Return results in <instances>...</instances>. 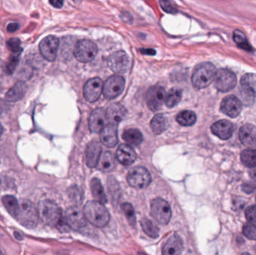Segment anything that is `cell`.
Instances as JSON below:
<instances>
[{"label": "cell", "mask_w": 256, "mask_h": 255, "mask_svg": "<svg viewBox=\"0 0 256 255\" xmlns=\"http://www.w3.org/2000/svg\"><path fill=\"white\" fill-rule=\"evenodd\" d=\"M86 219L93 226L103 228L110 222V214L104 204L99 202H88L84 208Z\"/></svg>", "instance_id": "obj_1"}, {"label": "cell", "mask_w": 256, "mask_h": 255, "mask_svg": "<svg viewBox=\"0 0 256 255\" xmlns=\"http://www.w3.org/2000/svg\"><path fill=\"white\" fill-rule=\"evenodd\" d=\"M216 71V67L212 63L204 62L198 64L192 73V85L198 89L206 88L214 80Z\"/></svg>", "instance_id": "obj_2"}, {"label": "cell", "mask_w": 256, "mask_h": 255, "mask_svg": "<svg viewBox=\"0 0 256 255\" xmlns=\"http://www.w3.org/2000/svg\"><path fill=\"white\" fill-rule=\"evenodd\" d=\"M38 213L37 208L31 201L20 199L19 201V211L16 220L27 229H34L38 223Z\"/></svg>", "instance_id": "obj_3"}, {"label": "cell", "mask_w": 256, "mask_h": 255, "mask_svg": "<svg viewBox=\"0 0 256 255\" xmlns=\"http://www.w3.org/2000/svg\"><path fill=\"white\" fill-rule=\"evenodd\" d=\"M38 213L40 220L48 226H56L62 217L61 208L52 201L44 200L39 202Z\"/></svg>", "instance_id": "obj_4"}, {"label": "cell", "mask_w": 256, "mask_h": 255, "mask_svg": "<svg viewBox=\"0 0 256 255\" xmlns=\"http://www.w3.org/2000/svg\"><path fill=\"white\" fill-rule=\"evenodd\" d=\"M98 48L91 40H79L75 45L74 55L80 62L86 63L92 61L97 55Z\"/></svg>", "instance_id": "obj_5"}, {"label": "cell", "mask_w": 256, "mask_h": 255, "mask_svg": "<svg viewBox=\"0 0 256 255\" xmlns=\"http://www.w3.org/2000/svg\"><path fill=\"white\" fill-rule=\"evenodd\" d=\"M215 87L221 92H228L236 87L237 77L234 72L228 69H220L214 79Z\"/></svg>", "instance_id": "obj_6"}, {"label": "cell", "mask_w": 256, "mask_h": 255, "mask_svg": "<svg viewBox=\"0 0 256 255\" xmlns=\"http://www.w3.org/2000/svg\"><path fill=\"white\" fill-rule=\"evenodd\" d=\"M150 212L154 218L161 225H167L172 217V210L166 201L156 199L152 202Z\"/></svg>", "instance_id": "obj_7"}, {"label": "cell", "mask_w": 256, "mask_h": 255, "mask_svg": "<svg viewBox=\"0 0 256 255\" xmlns=\"http://www.w3.org/2000/svg\"><path fill=\"white\" fill-rule=\"evenodd\" d=\"M127 179L128 184L135 189L146 188L152 182V176L148 171L140 166L131 169Z\"/></svg>", "instance_id": "obj_8"}, {"label": "cell", "mask_w": 256, "mask_h": 255, "mask_svg": "<svg viewBox=\"0 0 256 255\" xmlns=\"http://www.w3.org/2000/svg\"><path fill=\"white\" fill-rule=\"evenodd\" d=\"M126 85V80L122 76L118 75L110 77L104 85V95L106 99L116 98L122 93Z\"/></svg>", "instance_id": "obj_9"}, {"label": "cell", "mask_w": 256, "mask_h": 255, "mask_svg": "<svg viewBox=\"0 0 256 255\" xmlns=\"http://www.w3.org/2000/svg\"><path fill=\"white\" fill-rule=\"evenodd\" d=\"M165 89L160 85L150 87L146 94V103L149 109L154 112L160 110L166 99Z\"/></svg>", "instance_id": "obj_10"}, {"label": "cell", "mask_w": 256, "mask_h": 255, "mask_svg": "<svg viewBox=\"0 0 256 255\" xmlns=\"http://www.w3.org/2000/svg\"><path fill=\"white\" fill-rule=\"evenodd\" d=\"M60 40L55 36L50 35L44 37L39 44V49L42 56L49 61H54L56 58Z\"/></svg>", "instance_id": "obj_11"}, {"label": "cell", "mask_w": 256, "mask_h": 255, "mask_svg": "<svg viewBox=\"0 0 256 255\" xmlns=\"http://www.w3.org/2000/svg\"><path fill=\"white\" fill-rule=\"evenodd\" d=\"M108 65L115 73H124L129 69L130 61L126 52L122 50L116 51L110 56Z\"/></svg>", "instance_id": "obj_12"}, {"label": "cell", "mask_w": 256, "mask_h": 255, "mask_svg": "<svg viewBox=\"0 0 256 255\" xmlns=\"http://www.w3.org/2000/svg\"><path fill=\"white\" fill-rule=\"evenodd\" d=\"M64 218L70 229L73 230L79 231L86 226V219L84 213L78 207L68 208L66 211Z\"/></svg>", "instance_id": "obj_13"}, {"label": "cell", "mask_w": 256, "mask_h": 255, "mask_svg": "<svg viewBox=\"0 0 256 255\" xmlns=\"http://www.w3.org/2000/svg\"><path fill=\"white\" fill-rule=\"evenodd\" d=\"M103 88V81L100 78H93L86 83L84 89V96L88 102L93 103L100 97Z\"/></svg>", "instance_id": "obj_14"}, {"label": "cell", "mask_w": 256, "mask_h": 255, "mask_svg": "<svg viewBox=\"0 0 256 255\" xmlns=\"http://www.w3.org/2000/svg\"><path fill=\"white\" fill-rule=\"evenodd\" d=\"M220 110L222 113L231 118H236L242 112V102L236 96H228L222 100L220 105Z\"/></svg>", "instance_id": "obj_15"}, {"label": "cell", "mask_w": 256, "mask_h": 255, "mask_svg": "<svg viewBox=\"0 0 256 255\" xmlns=\"http://www.w3.org/2000/svg\"><path fill=\"white\" fill-rule=\"evenodd\" d=\"M106 121H108L106 111L102 108L94 109L90 115V121H88L90 130L92 133H100L102 128L106 125Z\"/></svg>", "instance_id": "obj_16"}, {"label": "cell", "mask_w": 256, "mask_h": 255, "mask_svg": "<svg viewBox=\"0 0 256 255\" xmlns=\"http://www.w3.org/2000/svg\"><path fill=\"white\" fill-rule=\"evenodd\" d=\"M234 125L228 120H220L212 126V132L222 140L231 138L234 132Z\"/></svg>", "instance_id": "obj_17"}, {"label": "cell", "mask_w": 256, "mask_h": 255, "mask_svg": "<svg viewBox=\"0 0 256 255\" xmlns=\"http://www.w3.org/2000/svg\"><path fill=\"white\" fill-rule=\"evenodd\" d=\"M100 141L105 146L114 148L118 143L116 125L109 123L100 131Z\"/></svg>", "instance_id": "obj_18"}, {"label": "cell", "mask_w": 256, "mask_h": 255, "mask_svg": "<svg viewBox=\"0 0 256 255\" xmlns=\"http://www.w3.org/2000/svg\"><path fill=\"white\" fill-rule=\"evenodd\" d=\"M240 142L248 148H256V127L252 124H245L239 131Z\"/></svg>", "instance_id": "obj_19"}, {"label": "cell", "mask_w": 256, "mask_h": 255, "mask_svg": "<svg viewBox=\"0 0 256 255\" xmlns=\"http://www.w3.org/2000/svg\"><path fill=\"white\" fill-rule=\"evenodd\" d=\"M102 147L100 142H92L88 145L86 148V164L88 167L94 168L97 166L102 156Z\"/></svg>", "instance_id": "obj_20"}, {"label": "cell", "mask_w": 256, "mask_h": 255, "mask_svg": "<svg viewBox=\"0 0 256 255\" xmlns=\"http://www.w3.org/2000/svg\"><path fill=\"white\" fill-rule=\"evenodd\" d=\"M126 115H127V111L126 108L120 103H112L106 110L108 121L115 125H117L123 121Z\"/></svg>", "instance_id": "obj_21"}, {"label": "cell", "mask_w": 256, "mask_h": 255, "mask_svg": "<svg viewBox=\"0 0 256 255\" xmlns=\"http://www.w3.org/2000/svg\"><path fill=\"white\" fill-rule=\"evenodd\" d=\"M117 160L124 166H130L136 159V154L130 145H121L117 150Z\"/></svg>", "instance_id": "obj_22"}, {"label": "cell", "mask_w": 256, "mask_h": 255, "mask_svg": "<svg viewBox=\"0 0 256 255\" xmlns=\"http://www.w3.org/2000/svg\"><path fill=\"white\" fill-rule=\"evenodd\" d=\"M27 88H28V87H27L25 82H24V81H18L6 93V100L12 102V103L19 101L25 95L27 91Z\"/></svg>", "instance_id": "obj_23"}, {"label": "cell", "mask_w": 256, "mask_h": 255, "mask_svg": "<svg viewBox=\"0 0 256 255\" xmlns=\"http://www.w3.org/2000/svg\"><path fill=\"white\" fill-rule=\"evenodd\" d=\"M240 85L246 96L251 99L256 98V75L246 73L240 79Z\"/></svg>", "instance_id": "obj_24"}, {"label": "cell", "mask_w": 256, "mask_h": 255, "mask_svg": "<svg viewBox=\"0 0 256 255\" xmlns=\"http://www.w3.org/2000/svg\"><path fill=\"white\" fill-rule=\"evenodd\" d=\"M183 251V244L178 235H173L168 239L162 250V255H177L182 254Z\"/></svg>", "instance_id": "obj_25"}, {"label": "cell", "mask_w": 256, "mask_h": 255, "mask_svg": "<svg viewBox=\"0 0 256 255\" xmlns=\"http://www.w3.org/2000/svg\"><path fill=\"white\" fill-rule=\"evenodd\" d=\"M97 166L102 172H111L115 169L116 166L115 157L112 153L106 151L100 156V160H99Z\"/></svg>", "instance_id": "obj_26"}, {"label": "cell", "mask_w": 256, "mask_h": 255, "mask_svg": "<svg viewBox=\"0 0 256 255\" xmlns=\"http://www.w3.org/2000/svg\"><path fill=\"white\" fill-rule=\"evenodd\" d=\"M123 139L129 145L132 146H138L143 140L142 134L137 129H129L123 133Z\"/></svg>", "instance_id": "obj_27"}, {"label": "cell", "mask_w": 256, "mask_h": 255, "mask_svg": "<svg viewBox=\"0 0 256 255\" xmlns=\"http://www.w3.org/2000/svg\"><path fill=\"white\" fill-rule=\"evenodd\" d=\"M150 127L155 134L164 133L168 127V121L166 117L162 114H158L154 117L150 122Z\"/></svg>", "instance_id": "obj_28"}, {"label": "cell", "mask_w": 256, "mask_h": 255, "mask_svg": "<svg viewBox=\"0 0 256 255\" xmlns=\"http://www.w3.org/2000/svg\"><path fill=\"white\" fill-rule=\"evenodd\" d=\"M91 189L93 196H94V199L97 200V202H100L102 204L106 203L108 199H106L103 186H102L100 180L98 179V178H93L91 181Z\"/></svg>", "instance_id": "obj_29"}, {"label": "cell", "mask_w": 256, "mask_h": 255, "mask_svg": "<svg viewBox=\"0 0 256 255\" xmlns=\"http://www.w3.org/2000/svg\"><path fill=\"white\" fill-rule=\"evenodd\" d=\"M2 203L12 217L16 219L19 211V201L13 196H4L2 198Z\"/></svg>", "instance_id": "obj_30"}, {"label": "cell", "mask_w": 256, "mask_h": 255, "mask_svg": "<svg viewBox=\"0 0 256 255\" xmlns=\"http://www.w3.org/2000/svg\"><path fill=\"white\" fill-rule=\"evenodd\" d=\"M182 97V90L174 88L170 90V92L166 96L165 103L167 107L172 108L180 103Z\"/></svg>", "instance_id": "obj_31"}, {"label": "cell", "mask_w": 256, "mask_h": 255, "mask_svg": "<svg viewBox=\"0 0 256 255\" xmlns=\"http://www.w3.org/2000/svg\"><path fill=\"white\" fill-rule=\"evenodd\" d=\"M177 121L184 127L192 126L196 121V115L192 111H183L178 115Z\"/></svg>", "instance_id": "obj_32"}, {"label": "cell", "mask_w": 256, "mask_h": 255, "mask_svg": "<svg viewBox=\"0 0 256 255\" xmlns=\"http://www.w3.org/2000/svg\"><path fill=\"white\" fill-rule=\"evenodd\" d=\"M142 228L144 233L152 238H156L159 236V229L158 226L148 219L144 218L141 222Z\"/></svg>", "instance_id": "obj_33"}, {"label": "cell", "mask_w": 256, "mask_h": 255, "mask_svg": "<svg viewBox=\"0 0 256 255\" xmlns=\"http://www.w3.org/2000/svg\"><path fill=\"white\" fill-rule=\"evenodd\" d=\"M242 163L248 168H256V150H245L240 155Z\"/></svg>", "instance_id": "obj_34"}, {"label": "cell", "mask_w": 256, "mask_h": 255, "mask_svg": "<svg viewBox=\"0 0 256 255\" xmlns=\"http://www.w3.org/2000/svg\"><path fill=\"white\" fill-rule=\"evenodd\" d=\"M233 39L234 42L237 43L238 46L244 50L251 52L252 50V46L250 44L248 38L245 34L240 30H236L233 34Z\"/></svg>", "instance_id": "obj_35"}, {"label": "cell", "mask_w": 256, "mask_h": 255, "mask_svg": "<svg viewBox=\"0 0 256 255\" xmlns=\"http://www.w3.org/2000/svg\"><path fill=\"white\" fill-rule=\"evenodd\" d=\"M21 53L22 52H16V53L12 52V55L9 58L8 61L6 63V73H7V74H12L15 71L16 67L19 64Z\"/></svg>", "instance_id": "obj_36"}, {"label": "cell", "mask_w": 256, "mask_h": 255, "mask_svg": "<svg viewBox=\"0 0 256 255\" xmlns=\"http://www.w3.org/2000/svg\"><path fill=\"white\" fill-rule=\"evenodd\" d=\"M122 209L123 212L126 214L129 224L132 226V227L135 226L136 223L135 212H134V208H132V205L129 203L123 204L122 205Z\"/></svg>", "instance_id": "obj_37"}, {"label": "cell", "mask_w": 256, "mask_h": 255, "mask_svg": "<svg viewBox=\"0 0 256 255\" xmlns=\"http://www.w3.org/2000/svg\"><path fill=\"white\" fill-rule=\"evenodd\" d=\"M243 233L246 238L252 241H256V225L255 223H248L243 228Z\"/></svg>", "instance_id": "obj_38"}, {"label": "cell", "mask_w": 256, "mask_h": 255, "mask_svg": "<svg viewBox=\"0 0 256 255\" xmlns=\"http://www.w3.org/2000/svg\"><path fill=\"white\" fill-rule=\"evenodd\" d=\"M7 46L13 53L22 52V48L21 47V42L18 38H12L8 40Z\"/></svg>", "instance_id": "obj_39"}, {"label": "cell", "mask_w": 256, "mask_h": 255, "mask_svg": "<svg viewBox=\"0 0 256 255\" xmlns=\"http://www.w3.org/2000/svg\"><path fill=\"white\" fill-rule=\"evenodd\" d=\"M162 8L165 10L166 12L168 13H177V8H176V4L171 0H160V1Z\"/></svg>", "instance_id": "obj_40"}, {"label": "cell", "mask_w": 256, "mask_h": 255, "mask_svg": "<svg viewBox=\"0 0 256 255\" xmlns=\"http://www.w3.org/2000/svg\"><path fill=\"white\" fill-rule=\"evenodd\" d=\"M246 218L250 223L256 224V206H252L246 211Z\"/></svg>", "instance_id": "obj_41"}, {"label": "cell", "mask_w": 256, "mask_h": 255, "mask_svg": "<svg viewBox=\"0 0 256 255\" xmlns=\"http://www.w3.org/2000/svg\"><path fill=\"white\" fill-rule=\"evenodd\" d=\"M256 189V185L254 184H248H248H243V186H242V190H243V191L245 192L246 193H248V194L254 193Z\"/></svg>", "instance_id": "obj_42"}, {"label": "cell", "mask_w": 256, "mask_h": 255, "mask_svg": "<svg viewBox=\"0 0 256 255\" xmlns=\"http://www.w3.org/2000/svg\"><path fill=\"white\" fill-rule=\"evenodd\" d=\"M19 28V24L16 23V22H12V23H9L7 26V31L10 33L15 32L16 30Z\"/></svg>", "instance_id": "obj_43"}, {"label": "cell", "mask_w": 256, "mask_h": 255, "mask_svg": "<svg viewBox=\"0 0 256 255\" xmlns=\"http://www.w3.org/2000/svg\"><path fill=\"white\" fill-rule=\"evenodd\" d=\"M50 2L54 7L60 8V7H62L64 0H50Z\"/></svg>", "instance_id": "obj_44"}, {"label": "cell", "mask_w": 256, "mask_h": 255, "mask_svg": "<svg viewBox=\"0 0 256 255\" xmlns=\"http://www.w3.org/2000/svg\"><path fill=\"white\" fill-rule=\"evenodd\" d=\"M6 73V64L2 61V60L0 59V76H4Z\"/></svg>", "instance_id": "obj_45"}, {"label": "cell", "mask_w": 256, "mask_h": 255, "mask_svg": "<svg viewBox=\"0 0 256 255\" xmlns=\"http://www.w3.org/2000/svg\"><path fill=\"white\" fill-rule=\"evenodd\" d=\"M141 52L143 54H146V55H154L156 53V51L154 49H142Z\"/></svg>", "instance_id": "obj_46"}, {"label": "cell", "mask_w": 256, "mask_h": 255, "mask_svg": "<svg viewBox=\"0 0 256 255\" xmlns=\"http://www.w3.org/2000/svg\"><path fill=\"white\" fill-rule=\"evenodd\" d=\"M250 175L251 178L256 182V169H252L250 172Z\"/></svg>", "instance_id": "obj_47"}, {"label": "cell", "mask_w": 256, "mask_h": 255, "mask_svg": "<svg viewBox=\"0 0 256 255\" xmlns=\"http://www.w3.org/2000/svg\"><path fill=\"white\" fill-rule=\"evenodd\" d=\"M3 131H4V130H3L2 126V124H0V138H1V136H2Z\"/></svg>", "instance_id": "obj_48"}, {"label": "cell", "mask_w": 256, "mask_h": 255, "mask_svg": "<svg viewBox=\"0 0 256 255\" xmlns=\"http://www.w3.org/2000/svg\"><path fill=\"white\" fill-rule=\"evenodd\" d=\"M2 37L1 34H0V48H1L2 45Z\"/></svg>", "instance_id": "obj_49"}, {"label": "cell", "mask_w": 256, "mask_h": 255, "mask_svg": "<svg viewBox=\"0 0 256 255\" xmlns=\"http://www.w3.org/2000/svg\"><path fill=\"white\" fill-rule=\"evenodd\" d=\"M74 1H75V2L78 3V2H80V1H81V0H74Z\"/></svg>", "instance_id": "obj_50"}, {"label": "cell", "mask_w": 256, "mask_h": 255, "mask_svg": "<svg viewBox=\"0 0 256 255\" xmlns=\"http://www.w3.org/2000/svg\"><path fill=\"white\" fill-rule=\"evenodd\" d=\"M2 89V87L1 83H0V92H1Z\"/></svg>", "instance_id": "obj_51"}, {"label": "cell", "mask_w": 256, "mask_h": 255, "mask_svg": "<svg viewBox=\"0 0 256 255\" xmlns=\"http://www.w3.org/2000/svg\"></svg>", "instance_id": "obj_52"}]
</instances>
